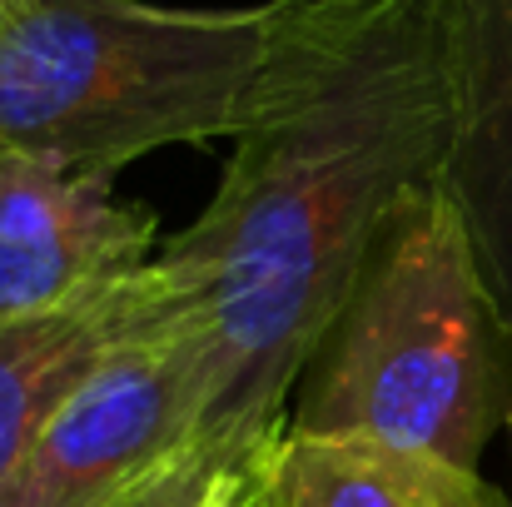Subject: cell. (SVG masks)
I'll use <instances>...</instances> for the list:
<instances>
[{"label": "cell", "instance_id": "7a4b0ae2", "mask_svg": "<svg viewBox=\"0 0 512 507\" xmlns=\"http://www.w3.org/2000/svg\"><path fill=\"white\" fill-rule=\"evenodd\" d=\"M299 403L309 438H368L473 468L512 413V329L443 184L413 189L363 254Z\"/></svg>", "mask_w": 512, "mask_h": 507}, {"label": "cell", "instance_id": "30bf717a", "mask_svg": "<svg viewBox=\"0 0 512 507\" xmlns=\"http://www.w3.org/2000/svg\"><path fill=\"white\" fill-rule=\"evenodd\" d=\"M254 507H269V498H264V493H259V503H254Z\"/></svg>", "mask_w": 512, "mask_h": 507}, {"label": "cell", "instance_id": "277c9868", "mask_svg": "<svg viewBox=\"0 0 512 507\" xmlns=\"http://www.w3.org/2000/svg\"><path fill=\"white\" fill-rule=\"evenodd\" d=\"M170 274V299L55 408L10 473L0 507H120L204 443L219 398V348L189 279L174 264Z\"/></svg>", "mask_w": 512, "mask_h": 507}, {"label": "cell", "instance_id": "3957f363", "mask_svg": "<svg viewBox=\"0 0 512 507\" xmlns=\"http://www.w3.org/2000/svg\"><path fill=\"white\" fill-rule=\"evenodd\" d=\"M274 25L279 0H0V165L120 174L165 145L234 140Z\"/></svg>", "mask_w": 512, "mask_h": 507}, {"label": "cell", "instance_id": "52a82bcc", "mask_svg": "<svg viewBox=\"0 0 512 507\" xmlns=\"http://www.w3.org/2000/svg\"><path fill=\"white\" fill-rule=\"evenodd\" d=\"M174 289L165 259L35 319L0 324V493L55 408L90 378V368L135 334Z\"/></svg>", "mask_w": 512, "mask_h": 507}, {"label": "cell", "instance_id": "8fae6325", "mask_svg": "<svg viewBox=\"0 0 512 507\" xmlns=\"http://www.w3.org/2000/svg\"><path fill=\"white\" fill-rule=\"evenodd\" d=\"M508 433H512V413H508Z\"/></svg>", "mask_w": 512, "mask_h": 507}, {"label": "cell", "instance_id": "9c48e42d", "mask_svg": "<svg viewBox=\"0 0 512 507\" xmlns=\"http://www.w3.org/2000/svg\"><path fill=\"white\" fill-rule=\"evenodd\" d=\"M269 443H194L120 507H254L264 493Z\"/></svg>", "mask_w": 512, "mask_h": 507}, {"label": "cell", "instance_id": "8992f818", "mask_svg": "<svg viewBox=\"0 0 512 507\" xmlns=\"http://www.w3.org/2000/svg\"><path fill=\"white\" fill-rule=\"evenodd\" d=\"M453 100L443 194L512 329V0H433Z\"/></svg>", "mask_w": 512, "mask_h": 507}, {"label": "cell", "instance_id": "6da1fadb", "mask_svg": "<svg viewBox=\"0 0 512 507\" xmlns=\"http://www.w3.org/2000/svg\"><path fill=\"white\" fill-rule=\"evenodd\" d=\"M453 100L433 0H279L249 120L204 214L165 244L219 348L204 443L284 428L393 209L443 179Z\"/></svg>", "mask_w": 512, "mask_h": 507}, {"label": "cell", "instance_id": "ba28073f", "mask_svg": "<svg viewBox=\"0 0 512 507\" xmlns=\"http://www.w3.org/2000/svg\"><path fill=\"white\" fill-rule=\"evenodd\" d=\"M269 507H508L473 468L368 438L279 428L264 458Z\"/></svg>", "mask_w": 512, "mask_h": 507}, {"label": "cell", "instance_id": "5b68a950", "mask_svg": "<svg viewBox=\"0 0 512 507\" xmlns=\"http://www.w3.org/2000/svg\"><path fill=\"white\" fill-rule=\"evenodd\" d=\"M160 219L115 174L40 160L0 165V324L65 309L150 264Z\"/></svg>", "mask_w": 512, "mask_h": 507}]
</instances>
